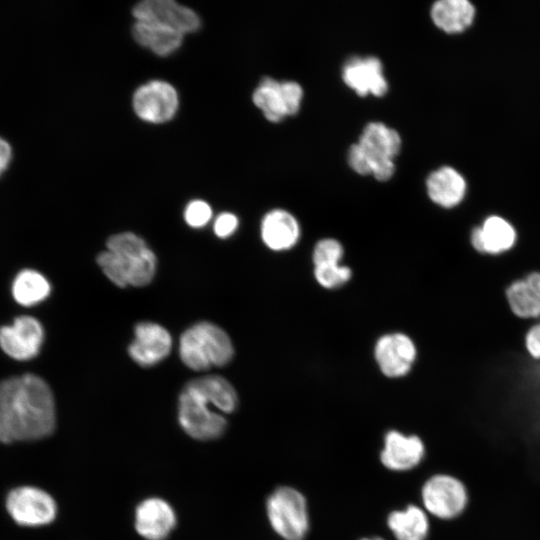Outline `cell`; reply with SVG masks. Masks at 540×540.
<instances>
[{
	"label": "cell",
	"instance_id": "1",
	"mask_svg": "<svg viewBox=\"0 0 540 540\" xmlns=\"http://www.w3.org/2000/svg\"><path fill=\"white\" fill-rule=\"evenodd\" d=\"M55 402L48 384L27 374L0 382V441H33L51 435Z\"/></svg>",
	"mask_w": 540,
	"mask_h": 540
},
{
	"label": "cell",
	"instance_id": "2",
	"mask_svg": "<svg viewBox=\"0 0 540 540\" xmlns=\"http://www.w3.org/2000/svg\"><path fill=\"white\" fill-rule=\"evenodd\" d=\"M237 404V392L225 378L208 375L193 379L179 396V425L195 440L217 439L227 429L225 415L232 413Z\"/></svg>",
	"mask_w": 540,
	"mask_h": 540
},
{
	"label": "cell",
	"instance_id": "3",
	"mask_svg": "<svg viewBox=\"0 0 540 540\" xmlns=\"http://www.w3.org/2000/svg\"><path fill=\"white\" fill-rule=\"evenodd\" d=\"M107 249L97 256V263L106 277L125 288L146 286L156 272V256L145 241L132 232L111 236Z\"/></svg>",
	"mask_w": 540,
	"mask_h": 540
},
{
	"label": "cell",
	"instance_id": "4",
	"mask_svg": "<svg viewBox=\"0 0 540 540\" xmlns=\"http://www.w3.org/2000/svg\"><path fill=\"white\" fill-rule=\"evenodd\" d=\"M179 354L183 363L195 371L228 364L234 355L229 335L210 322H199L188 328L180 338Z\"/></svg>",
	"mask_w": 540,
	"mask_h": 540
},
{
	"label": "cell",
	"instance_id": "5",
	"mask_svg": "<svg viewBox=\"0 0 540 540\" xmlns=\"http://www.w3.org/2000/svg\"><path fill=\"white\" fill-rule=\"evenodd\" d=\"M266 512L272 529L284 540H303L309 529L305 497L292 487H279L268 497Z\"/></svg>",
	"mask_w": 540,
	"mask_h": 540
},
{
	"label": "cell",
	"instance_id": "6",
	"mask_svg": "<svg viewBox=\"0 0 540 540\" xmlns=\"http://www.w3.org/2000/svg\"><path fill=\"white\" fill-rule=\"evenodd\" d=\"M358 143L369 158L371 174L378 181L389 180L395 172L393 159L402 145L399 133L381 122H370L364 127Z\"/></svg>",
	"mask_w": 540,
	"mask_h": 540
},
{
	"label": "cell",
	"instance_id": "7",
	"mask_svg": "<svg viewBox=\"0 0 540 540\" xmlns=\"http://www.w3.org/2000/svg\"><path fill=\"white\" fill-rule=\"evenodd\" d=\"M6 509L21 526L37 527L50 524L57 515V504L45 490L35 486H19L7 494Z\"/></svg>",
	"mask_w": 540,
	"mask_h": 540
},
{
	"label": "cell",
	"instance_id": "8",
	"mask_svg": "<svg viewBox=\"0 0 540 540\" xmlns=\"http://www.w3.org/2000/svg\"><path fill=\"white\" fill-rule=\"evenodd\" d=\"M421 498L425 510L442 520L459 516L468 504L465 485L448 474L430 477L422 487Z\"/></svg>",
	"mask_w": 540,
	"mask_h": 540
},
{
	"label": "cell",
	"instance_id": "9",
	"mask_svg": "<svg viewBox=\"0 0 540 540\" xmlns=\"http://www.w3.org/2000/svg\"><path fill=\"white\" fill-rule=\"evenodd\" d=\"M303 98V89L295 81H277L264 77L253 92V102L271 122H279L297 114Z\"/></svg>",
	"mask_w": 540,
	"mask_h": 540
},
{
	"label": "cell",
	"instance_id": "10",
	"mask_svg": "<svg viewBox=\"0 0 540 540\" xmlns=\"http://www.w3.org/2000/svg\"><path fill=\"white\" fill-rule=\"evenodd\" d=\"M132 13L136 21L153 23L183 35L201 26L193 10L172 0H145L134 6Z\"/></svg>",
	"mask_w": 540,
	"mask_h": 540
},
{
	"label": "cell",
	"instance_id": "11",
	"mask_svg": "<svg viewBox=\"0 0 540 540\" xmlns=\"http://www.w3.org/2000/svg\"><path fill=\"white\" fill-rule=\"evenodd\" d=\"M178 94L175 88L160 80L140 86L133 96V108L139 118L150 123H164L178 109Z\"/></svg>",
	"mask_w": 540,
	"mask_h": 540
},
{
	"label": "cell",
	"instance_id": "12",
	"mask_svg": "<svg viewBox=\"0 0 540 540\" xmlns=\"http://www.w3.org/2000/svg\"><path fill=\"white\" fill-rule=\"evenodd\" d=\"M416 356L417 349L413 340L401 332L382 335L375 343V361L382 374L388 378L406 376Z\"/></svg>",
	"mask_w": 540,
	"mask_h": 540
},
{
	"label": "cell",
	"instance_id": "13",
	"mask_svg": "<svg viewBox=\"0 0 540 540\" xmlns=\"http://www.w3.org/2000/svg\"><path fill=\"white\" fill-rule=\"evenodd\" d=\"M43 339L42 325L30 316L18 317L11 325L0 328V347L16 360H28L36 356Z\"/></svg>",
	"mask_w": 540,
	"mask_h": 540
},
{
	"label": "cell",
	"instance_id": "14",
	"mask_svg": "<svg viewBox=\"0 0 540 540\" xmlns=\"http://www.w3.org/2000/svg\"><path fill=\"white\" fill-rule=\"evenodd\" d=\"M176 522L173 507L162 498H147L135 509V529L146 540H165L174 530Z\"/></svg>",
	"mask_w": 540,
	"mask_h": 540
},
{
	"label": "cell",
	"instance_id": "15",
	"mask_svg": "<svg viewBox=\"0 0 540 540\" xmlns=\"http://www.w3.org/2000/svg\"><path fill=\"white\" fill-rule=\"evenodd\" d=\"M170 333L153 322H140L135 326V338L128 347L132 360L143 367L153 366L170 353Z\"/></svg>",
	"mask_w": 540,
	"mask_h": 540
},
{
	"label": "cell",
	"instance_id": "16",
	"mask_svg": "<svg viewBox=\"0 0 540 540\" xmlns=\"http://www.w3.org/2000/svg\"><path fill=\"white\" fill-rule=\"evenodd\" d=\"M344 83L359 96L381 97L388 91V83L383 75V66L377 57H352L342 68Z\"/></svg>",
	"mask_w": 540,
	"mask_h": 540
},
{
	"label": "cell",
	"instance_id": "17",
	"mask_svg": "<svg viewBox=\"0 0 540 540\" xmlns=\"http://www.w3.org/2000/svg\"><path fill=\"white\" fill-rule=\"evenodd\" d=\"M424 454L425 446L418 436L391 430L384 437L380 459L389 470L407 471L417 466Z\"/></svg>",
	"mask_w": 540,
	"mask_h": 540
},
{
	"label": "cell",
	"instance_id": "18",
	"mask_svg": "<svg viewBox=\"0 0 540 540\" xmlns=\"http://www.w3.org/2000/svg\"><path fill=\"white\" fill-rule=\"evenodd\" d=\"M516 230L504 218L488 217L480 227H475L470 235L473 249L484 255H500L509 251L516 243Z\"/></svg>",
	"mask_w": 540,
	"mask_h": 540
},
{
	"label": "cell",
	"instance_id": "19",
	"mask_svg": "<svg viewBox=\"0 0 540 540\" xmlns=\"http://www.w3.org/2000/svg\"><path fill=\"white\" fill-rule=\"evenodd\" d=\"M509 310L519 319L540 317V271L513 280L505 288Z\"/></svg>",
	"mask_w": 540,
	"mask_h": 540
},
{
	"label": "cell",
	"instance_id": "20",
	"mask_svg": "<svg viewBox=\"0 0 540 540\" xmlns=\"http://www.w3.org/2000/svg\"><path fill=\"white\" fill-rule=\"evenodd\" d=\"M300 234L297 219L284 209H273L262 219L261 238L270 250L281 252L293 248Z\"/></svg>",
	"mask_w": 540,
	"mask_h": 540
},
{
	"label": "cell",
	"instance_id": "21",
	"mask_svg": "<svg viewBox=\"0 0 540 540\" xmlns=\"http://www.w3.org/2000/svg\"><path fill=\"white\" fill-rule=\"evenodd\" d=\"M426 187L430 199L444 208L458 205L466 191L464 178L451 167H441L432 172L427 178Z\"/></svg>",
	"mask_w": 540,
	"mask_h": 540
},
{
	"label": "cell",
	"instance_id": "22",
	"mask_svg": "<svg viewBox=\"0 0 540 540\" xmlns=\"http://www.w3.org/2000/svg\"><path fill=\"white\" fill-rule=\"evenodd\" d=\"M132 34L137 43L159 56L176 51L183 42V34L153 23L136 21Z\"/></svg>",
	"mask_w": 540,
	"mask_h": 540
},
{
	"label": "cell",
	"instance_id": "23",
	"mask_svg": "<svg viewBox=\"0 0 540 540\" xmlns=\"http://www.w3.org/2000/svg\"><path fill=\"white\" fill-rule=\"evenodd\" d=\"M387 524L397 540H426L429 533L427 514L416 505L391 512Z\"/></svg>",
	"mask_w": 540,
	"mask_h": 540
},
{
	"label": "cell",
	"instance_id": "24",
	"mask_svg": "<svg viewBox=\"0 0 540 540\" xmlns=\"http://www.w3.org/2000/svg\"><path fill=\"white\" fill-rule=\"evenodd\" d=\"M475 10L466 0H440L431 8L434 24L447 33L461 32L474 18Z\"/></svg>",
	"mask_w": 540,
	"mask_h": 540
},
{
	"label": "cell",
	"instance_id": "25",
	"mask_svg": "<svg viewBox=\"0 0 540 540\" xmlns=\"http://www.w3.org/2000/svg\"><path fill=\"white\" fill-rule=\"evenodd\" d=\"M50 291L48 280L41 273L30 269L19 272L12 285L14 299L23 306H32L43 301Z\"/></svg>",
	"mask_w": 540,
	"mask_h": 540
},
{
	"label": "cell",
	"instance_id": "26",
	"mask_svg": "<svg viewBox=\"0 0 540 540\" xmlns=\"http://www.w3.org/2000/svg\"><path fill=\"white\" fill-rule=\"evenodd\" d=\"M352 276L348 266L340 264H328L314 267L316 282L323 288L335 289L346 284Z\"/></svg>",
	"mask_w": 540,
	"mask_h": 540
},
{
	"label": "cell",
	"instance_id": "27",
	"mask_svg": "<svg viewBox=\"0 0 540 540\" xmlns=\"http://www.w3.org/2000/svg\"><path fill=\"white\" fill-rule=\"evenodd\" d=\"M344 255L342 244L333 238H324L319 240L312 252L313 265L340 264Z\"/></svg>",
	"mask_w": 540,
	"mask_h": 540
},
{
	"label": "cell",
	"instance_id": "28",
	"mask_svg": "<svg viewBox=\"0 0 540 540\" xmlns=\"http://www.w3.org/2000/svg\"><path fill=\"white\" fill-rule=\"evenodd\" d=\"M212 216L211 207L202 200L191 201L184 212L186 223L193 228L206 225Z\"/></svg>",
	"mask_w": 540,
	"mask_h": 540
},
{
	"label": "cell",
	"instance_id": "29",
	"mask_svg": "<svg viewBox=\"0 0 540 540\" xmlns=\"http://www.w3.org/2000/svg\"><path fill=\"white\" fill-rule=\"evenodd\" d=\"M348 163L350 167L360 175L371 174L369 158L358 142L351 145L349 148Z\"/></svg>",
	"mask_w": 540,
	"mask_h": 540
},
{
	"label": "cell",
	"instance_id": "30",
	"mask_svg": "<svg viewBox=\"0 0 540 540\" xmlns=\"http://www.w3.org/2000/svg\"><path fill=\"white\" fill-rule=\"evenodd\" d=\"M238 227V218L229 212L221 213L214 222V232L220 238L232 235Z\"/></svg>",
	"mask_w": 540,
	"mask_h": 540
},
{
	"label": "cell",
	"instance_id": "31",
	"mask_svg": "<svg viewBox=\"0 0 540 540\" xmlns=\"http://www.w3.org/2000/svg\"><path fill=\"white\" fill-rule=\"evenodd\" d=\"M524 345L531 358L540 360V321L526 331Z\"/></svg>",
	"mask_w": 540,
	"mask_h": 540
},
{
	"label": "cell",
	"instance_id": "32",
	"mask_svg": "<svg viewBox=\"0 0 540 540\" xmlns=\"http://www.w3.org/2000/svg\"><path fill=\"white\" fill-rule=\"evenodd\" d=\"M11 159V147L9 143L0 137V175L6 169Z\"/></svg>",
	"mask_w": 540,
	"mask_h": 540
},
{
	"label": "cell",
	"instance_id": "33",
	"mask_svg": "<svg viewBox=\"0 0 540 540\" xmlns=\"http://www.w3.org/2000/svg\"><path fill=\"white\" fill-rule=\"evenodd\" d=\"M361 540H384V539H382L380 537H373V538H363Z\"/></svg>",
	"mask_w": 540,
	"mask_h": 540
}]
</instances>
